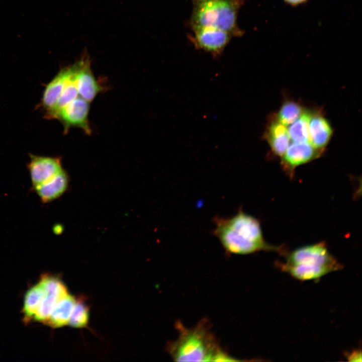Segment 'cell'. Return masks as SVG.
<instances>
[{"label":"cell","instance_id":"4fadbf2b","mask_svg":"<svg viewBox=\"0 0 362 362\" xmlns=\"http://www.w3.org/2000/svg\"><path fill=\"white\" fill-rule=\"evenodd\" d=\"M76 301V298L73 296L67 294L57 302L44 324L54 328L67 325Z\"/></svg>","mask_w":362,"mask_h":362},{"label":"cell","instance_id":"5b68a950","mask_svg":"<svg viewBox=\"0 0 362 362\" xmlns=\"http://www.w3.org/2000/svg\"><path fill=\"white\" fill-rule=\"evenodd\" d=\"M72 65L73 80L78 95L86 101L91 102L104 90L105 87L95 77L89 56L84 54Z\"/></svg>","mask_w":362,"mask_h":362},{"label":"cell","instance_id":"5bb4252c","mask_svg":"<svg viewBox=\"0 0 362 362\" xmlns=\"http://www.w3.org/2000/svg\"><path fill=\"white\" fill-rule=\"evenodd\" d=\"M67 74V67L62 68L46 86L42 99V105L47 112L46 114L56 105L64 88Z\"/></svg>","mask_w":362,"mask_h":362},{"label":"cell","instance_id":"30bf717a","mask_svg":"<svg viewBox=\"0 0 362 362\" xmlns=\"http://www.w3.org/2000/svg\"><path fill=\"white\" fill-rule=\"evenodd\" d=\"M308 127L310 144L323 153L333 133L330 122L320 111H311Z\"/></svg>","mask_w":362,"mask_h":362},{"label":"cell","instance_id":"ac0fdd59","mask_svg":"<svg viewBox=\"0 0 362 362\" xmlns=\"http://www.w3.org/2000/svg\"><path fill=\"white\" fill-rule=\"evenodd\" d=\"M89 306L84 297H80L76 299L68 323L71 327L75 328L87 327L89 320Z\"/></svg>","mask_w":362,"mask_h":362},{"label":"cell","instance_id":"e0dca14e","mask_svg":"<svg viewBox=\"0 0 362 362\" xmlns=\"http://www.w3.org/2000/svg\"><path fill=\"white\" fill-rule=\"evenodd\" d=\"M305 109L297 102L292 100H286L282 105L275 119L286 126L295 122L303 114Z\"/></svg>","mask_w":362,"mask_h":362},{"label":"cell","instance_id":"52a82bcc","mask_svg":"<svg viewBox=\"0 0 362 362\" xmlns=\"http://www.w3.org/2000/svg\"><path fill=\"white\" fill-rule=\"evenodd\" d=\"M194 32V36L190 38L195 46L214 57L221 55L232 37L228 32L215 28H201Z\"/></svg>","mask_w":362,"mask_h":362},{"label":"cell","instance_id":"6da1fadb","mask_svg":"<svg viewBox=\"0 0 362 362\" xmlns=\"http://www.w3.org/2000/svg\"><path fill=\"white\" fill-rule=\"evenodd\" d=\"M213 235L227 253L246 255L260 251H274L285 256L282 246L268 244L264 240L259 221L240 209L231 217L213 218Z\"/></svg>","mask_w":362,"mask_h":362},{"label":"cell","instance_id":"3957f363","mask_svg":"<svg viewBox=\"0 0 362 362\" xmlns=\"http://www.w3.org/2000/svg\"><path fill=\"white\" fill-rule=\"evenodd\" d=\"M285 262L277 266L293 278L317 281L330 273L341 270L343 265L330 253L324 242L300 247L287 253Z\"/></svg>","mask_w":362,"mask_h":362},{"label":"cell","instance_id":"ffe728a7","mask_svg":"<svg viewBox=\"0 0 362 362\" xmlns=\"http://www.w3.org/2000/svg\"><path fill=\"white\" fill-rule=\"evenodd\" d=\"M60 300L55 295L46 294L33 319L44 324L55 306Z\"/></svg>","mask_w":362,"mask_h":362},{"label":"cell","instance_id":"277c9868","mask_svg":"<svg viewBox=\"0 0 362 362\" xmlns=\"http://www.w3.org/2000/svg\"><path fill=\"white\" fill-rule=\"evenodd\" d=\"M190 25L193 30L215 28L232 36L240 37L244 32L238 26L237 16L243 0H192Z\"/></svg>","mask_w":362,"mask_h":362},{"label":"cell","instance_id":"7c38bea8","mask_svg":"<svg viewBox=\"0 0 362 362\" xmlns=\"http://www.w3.org/2000/svg\"><path fill=\"white\" fill-rule=\"evenodd\" d=\"M275 155L281 157L290 145V138L286 126L274 116L268 121L262 136Z\"/></svg>","mask_w":362,"mask_h":362},{"label":"cell","instance_id":"9c48e42d","mask_svg":"<svg viewBox=\"0 0 362 362\" xmlns=\"http://www.w3.org/2000/svg\"><path fill=\"white\" fill-rule=\"evenodd\" d=\"M30 161L27 165L32 186L42 184L61 171V160L59 157L38 156L30 154Z\"/></svg>","mask_w":362,"mask_h":362},{"label":"cell","instance_id":"7402d4cb","mask_svg":"<svg viewBox=\"0 0 362 362\" xmlns=\"http://www.w3.org/2000/svg\"><path fill=\"white\" fill-rule=\"evenodd\" d=\"M286 3L292 6H297L306 3L308 0H284Z\"/></svg>","mask_w":362,"mask_h":362},{"label":"cell","instance_id":"7a4b0ae2","mask_svg":"<svg viewBox=\"0 0 362 362\" xmlns=\"http://www.w3.org/2000/svg\"><path fill=\"white\" fill-rule=\"evenodd\" d=\"M177 338L169 342L166 349L174 361H237L222 350L211 331L209 321L202 319L194 327H186L176 322Z\"/></svg>","mask_w":362,"mask_h":362},{"label":"cell","instance_id":"44dd1931","mask_svg":"<svg viewBox=\"0 0 362 362\" xmlns=\"http://www.w3.org/2000/svg\"><path fill=\"white\" fill-rule=\"evenodd\" d=\"M346 357L349 361H361V351L360 349H355L346 354Z\"/></svg>","mask_w":362,"mask_h":362},{"label":"cell","instance_id":"d6986e66","mask_svg":"<svg viewBox=\"0 0 362 362\" xmlns=\"http://www.w3.org/2000/svg\"><path fill=\"white\" fill-rule=\"evenodd\" d=\"M38 283L46 294L55 295L60 299L68 294L66 287L60 279L56 276L49 274L43 275Z\"/></svg>","mask_w":362,"mask_h":362},{"label":"cell","instance_id":"9a60e30c","mask_svg":"<svg viewBox=\"0 0 362 362\" xmlns=\"http://www.w3.org/2000/svg\"><path fill=\"white\" fill-rule=\"evenodd\" d=\"M45 294L39 283L28 290L25 296L23 308L24 322H28L34 318Z\"/></svg>","mask_w":362,"mask_h":362},{"label":"cell","instance_id":"2e32d148","mask_svg":"<svg viewBox=\"0 0 362 362\" xmlns=\"http://www.w3.org/2000/svg\"><path fill=\"white\" fill-rule=\"evenodd\" d=\"M311 111L305 109L303 114L288 129V133L293 142L310 143L308 123Z\"/></svg>","mask_w":362,"mask_h":362},{"label":"cell","instance_id":"ba28073f","mask_svg":"<svg viewBox=\"0 0 362 362\" xmlns=\"http://www.w3.org/2000/svg\"><path fill=\"white\" fill-rule=\"evenodd\" d=\"M322 153L309 143L294 142L281 157V164L285 172L293 178L297 166L318 158Z\"/></svg>","mask_w":362,"mask_h":362},{"label":"cell","instance_id":"8992f818","mask_svg":"<svg viewBox=\"0 0 362 362\" xmlns=\"http://www.w3.org/2000/svg\"><path fill=\"white\" fill-rule=\"evenodd\" d=\"M89 102L80 97L69 102L56 114L55 119L60 120L66 133L72 127L81 129L87 135H90L92 129L89 121Z\"/></svg>","mask_w":362,"mask_h":362},{"label":"cell","instance_id":"8fae6325","mask_svg":"<svg viewBox=\"0 0 362 362\" xmlns=\"http://www.w3.org/2000/svg\"><path fill=\"white\" fill-rule=\"evenodd\" d=\"M69 176L63 169L49 180L31 188L43 204L50 203L60 197L66 191L69 184Z\"/></svg>","mask_w":362,"mask_h":362}]
</instances>
